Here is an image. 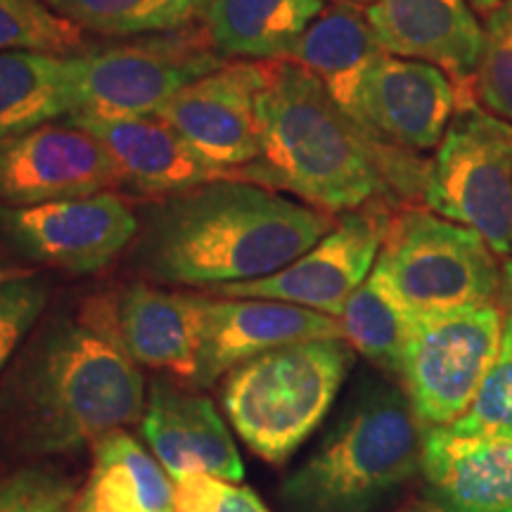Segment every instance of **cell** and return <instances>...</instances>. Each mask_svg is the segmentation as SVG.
<instances>
[{
	"label": "cell",
	"mask_w": 512,
	"mask_h": 512,
	"mask_svg": "<svg viewBox=\"0 0 512 512\" xmlns=\"http://www.w3.org/2000/svg\"><path fill=\"white\" fill-rule=\"evenodd\" d=\"M332 228L328 211L226 178L147 204L128 266L155 283H245L292 264Z\"/></svg>",
	"instance_id": "1"
},
{
	"label": "cell",
	"mask_w": 512,
	"mask_h": 512,
	"mask_svg": "<svg viewBox=\"0 0 512 512\" xmlns=\"http://www.w3.org/2000/svg\"><path fill=\"white\" fill-rule=\"evenodd\" d=\"M145 401L112 306L86 320H57L22 351L0 389V425L17 451L50 456L131 425Z\"/></svg>",
	"instance_id": "2"
},
{
	"label": "cell",
	"mask_w": 512,
	"mask_h": 512,
	"mask_svg": "<svg viewBox=\"0 0 512 512\" xmlns=\"http://www.w3.org/2000/svg\"><path fill=\"white\" fill-rule=\"evenodd\" d=\"M256 114L261 157L242 169L245 181L290 190L323 211H354L396 174L387 145L370 138L302 64L271 60Z\"/></svg>",
	"instance_id": "3"
},
{
	"label": "cell",
	"mask_w": 512,
	"mask_h": 512,
	"mask_svg": "<svg viewBox=\"0 0 512 512\" xmlns=\"http://www.w3.org/2000/svg\"><path fill=\"white\" fill-rule=\"evenodd\" d=\"M422 434L403 387L368 380L280 486L285 512H373L420 472Z\"/></svg>",
	"instance_id": "4"
},
{
	"label": "cell",
	"mask_w": 512,
	"mask_h": 512,
	"mask_svg": "<svg viewBox=\"0 0 512 512\" xmlns=\"http://www.w3.org/2000/svg\"><path fill=\"white\" fill-rule=\"evenodd\" d=\"M354 363L344 339H313L240 363L223 382V411L249 451L280 465L330 413Z\"/></svg>",
	"instance_id": "5"
},
{
	"label": "cell",
	"mask_w": 512,
	"mask_h": 512,
	"mask_svg": "<svg viewBox=\"0 0 512 512\" xmlns=\"http://www.w3.org/2000/svg\"><path fill=\"white\" fill-rule=\"evenodd\" d=\"M477 230L411 209L389 223L377 264L418 313L494 304L503 266Z\"/></svg>",
	"instance_id": "6"
},
{
	"label": "cell",
	"mask_w": 512,
	"mask_h": 512,
	"mask_svg": "<svg viewBox=\"0 0 512 512\" xmlns=\"http://www.w3.org/2000/svg\"><path fill=\"white\" fill-rule=\"evenodd\" d=\"M422 195L430 211L512 256V124L465 105L441 138Z\"/></svg>",
	"instance_id": "7"
},
{
	"label": "cell",
	"mask_w": 512,
	"mask_h": 512,
	"mask_svg": "<svg viewBox=\"0 0 512 512\" xmlns=\"http://www.w3.org/2000/svg\"><path fill=\"white\" fill-rule=\"evenodd\" d=\"M503 325L496 304L418 313L399 377L422 427H446L467 411L496 361Z\"/></svg>",
	"instance_id": "8"
},
{
	"label": "cell",
	"mask_w": 512,
	"mask_h": 512,
	"mask_svg": "<svg viewBox=\"0 0 512 512\" xmlns=\"http://www.w3.org/2000/svg\"><path fill=\"white\" fill-rule=\"evenodd\" d=\"M223 64V57L195 36L145 38L74 57L76 114L155 117L181 88Z\"/></svg>",
	"instance_id": "9"
},
{
	"label": "cell",
	"mask_w": 512,
	"mask_h": 512,
	"mask_svg": "<svg viewBox=\"0 0 512 512\" xmlns=\"http://www.w3.org/2000/svg\"><path fill=\"white\" fill-rule=\"evenodd\" d=\"M0 235L31 261L86 275L131 247L138 216L112 190L31 207L0 202Z\"/></svg>",
	"instance_id": "10"
},
{
	"label": "cell",
	"mask_w": 512,
	"mask_h": 512,
	"mask_svg": "<svg viewBox=\"0 0 512 512\" xmlns=\"http://www.w3.org/2000/svg\"><path fill=\"white\" fill-rule=\"evenodd\" d=\"M389 223L382 211H349L309 252L280 271L209 290L226 299H273L339 318L375 268Z\"/></svg>",
	"instance_id": "11"
},
{
	"label": "cell",
	"mask_w": 512,
	"mask_h": 512,
	"mask_svg": "<svg viewBox=\"0 0 512 512\" xmlns=\"http://www.w3.org/2000/svg\"><path fill=\"white\" fill-rule=\"evenodd\" d=\"M271 60L230 62L188 83L157 117L169 121L209 162L242 171L261 157L256 98L266 86Z\"/></svg>",
	"instance_id": "12"
},
{
	"label": "cell",
	"mask_w": 512,
	"mask_h": 512,
	"mask_svg": "<svg viewBox=\"0 0 512 512\" xmlns=\"http://www.w3.org/2000/svg\"><path fill=\"white\" fill-rule=\"evenodd\" d=\"M112 159L91 133L46 124L0 143V202L31 207L119 188Z\"/></svg>",
	"instance_id": "13"
},
{
	"label": "cell",
	"mask_w": 512,
	"mask_h": 512,
	"mask_svg": "<svg viewBox=\"0 0 512 512\" xmlns=\"http://www.w3.org/2000/svg\"><path fill=\"white\" fill-rule=\"evenodd\" d=\"M458 88L430 62L384 53L358 93L354 121L380 145L430 150L456 112Z\"/></svg>",
	"instance_id": "14"
},
{
	"label": "cell",
	"mask_w": 512,
	"mask_h": 512,
	"mask_svg": "<svg viewBox=\"0 0 512 512\" xmlns=\"http://www.w3.org/2000/svg\"><path fill=\"white\" fill-rule=\"evenodd\" d=\"M313 339H344L337 318L273 299H209L195 387H209L240 363Z\"/></svg>",
	"instance_id": "15"
},
{
	"label": "cell",
	"mask_w": 512,
	"mask_h": 512,
	"mask_svg": "<svg viewBox=\"0 0 512 512\" xmlns=\"http://www.w3.org/2000/svg\"><path fill=\"white\" fill-rule=\"evenodd\" d=\"M67 121L98 140L112 159L121 185L145 195L169 197L211 181L242 178V171L209 162L157 114L126 119L76 114Z\"/></svg>",
	"instance_id": "16"
},
{
	"label": "cell",
	"mask_w": 512,
	"mask_h": 512,
	"mask_svg": "<svg viewBox=\"0 0 512 512\" xmlns=\"http://www.w3.org/2000/svg\"><path fill=\"white\" fill-rule=\"evenodd\" d=\"M143 437L171 482L192 472L240 484L245 477L240 451L216 406L174 384L152 382L143 413Z\"/></svg>",
	"instance_id": "17"
},
{
	"label": "cell",
	"mask_w": 512,
	"mask_h": 512,
	"mask_svg": "<svg viewBox=\"0 0 512 512\" xmlns=\"http://www.w3.org/2000/svg\"><path fill=\"white\" fill-rule=\"evenodd\" d=\"M420 472L434 512H512V437L425 427Z\"/></svg>",
	"instance_id": "18"
},
{
	"label": "cell",
	"mask_w": 512,
	"mask_h": 512,
	"mask_svg": "<svg viewBox=\"0 0 512 512\" xmlns=\"http://www.w3.org/2000/svg\"><path fill=\"white\" fill-rule=\"evenodd\" d=\"M366 17L387 55L430 62L460 81L477 74L484 29L465 0H373Z\"/></svg>",
	"instance_id": "19"
},
{
	"label": "cell",
	"mask_w": 512,
	"mask_h": 512,
	"mask_svg": "<svg viewBox=\"0 0 512 512\" xmlns=\"http://www.w3.org/2000/svg\"><path fill=\"white\" fill-rule=\"evenodd\" d=\"M207 297L133 285L114 304L117 330L138 366L195 380Z\"/></svg>",
	"instance_id": "20"
},
{
	"label": "cell",
	"mask_w": 512,
	"mask_h": 512,
	"mask_svg": "<svg viewBox=\"0 0 512 512\" xmlns=\"http://www.w3.org/2000/svg\"><path fill=\"white\" fill-rule=\"evenodd\" d=\"M382 55L366 12L351 3H337L320 12L287 60L309 69L330 98L354 119L361 83Z\"/></svg>",
	"instance_id": "21"
},
{
	"label": "cell",
	"mask_w": 512,
	"mask_h": 512,
	"mask_svg": "<svg viewBox=\"0 0 512 512\" xmlns=\"http://www.w3.org/2000/svg\"><path fill=\"white\" fill-rule=\"evenodd\" d=\"M323 10L325 0H207L200 15L221 57L287 60Z\"/></svg>",
	"instance_id": "22"
},
{
	"label": "cell",
	"mask_w": 512,
	"mask_h": 512,
	"mask_svg": "<svg viewBox=\"0 0 512 512\" xmlns=\"http://www.w3.org/2000/svg\"><path fill=\"white\" fill-rule=\"evenodd\" d=\"M174 510V482L131 434L112 430L95 441L93 470L72 512Z\"/></svg>",
	"instance_id": "23"
},
{
	"label": "cell",
	"mask_w": 512,
	"mask_h": 512,
	"mask_svg": "<svg viewBox=\"0 0 512 512\" xmlns=\"http://www.w3.org/2000/svg\"><path fill=\"white\" fill-rule=\"evenodd\" d=\"M76 112L74 57L0 53V143Z\"/></svg>",
	"instance_id": "24"
},
{
	"label": "cell",
	"mask_w": 512,
	"mask_h": 512,
	"mask_svg": "<svg viewBox=\"0 0 512 512\" xmlns=\"http://www.w3.org/2000/svg\"><path fill=\"white\" fill-rule=\"evenodd\" d=\"M337 320L351 349L384 373L399 375L418 311L403 299L380 264H375L363 285L351 294Z\"/></svg>",
	"instance_id": "25"
},
{
	"label": "cell",
	"mask_w": 512,
	"mask_h": 512,
	"mask_svg": "<svg viewBox=\"0 0 512 512\" xmlns=\"http://www.w3.org/2000/svg\"><path fill=\"white\" fill-rule=\"evenodd\" d=\"M81 46V29L46 0H0V53L27 50L69 57Z\"/></svg>",
	"instance_id": "26"
},
{
	"label": "cell",
	"mask_w": 512,
	"mask_h": 512,
	"mask_svg": "<svg viewBox=\"0 0 512 512\" xmlns=\"http://www.w3.org/2000/svg\"><path fill=\"white\" fill-rule=\"evenodd\" d=\"M79 29L105 36H136L147 31H171L166 0H46Z\"/></svg>",
	"instance_id": "27"
},
{
	"label": "cell",
	"mask_w": 512,
	"mask_h": 512,
	"mask_svg": "<svg viewBox=\"0 0 512 512\" xmlns=\"http://www.w3.org/2000/svg\"><path fill=\"white\" fill-rule=\"evenodd\" d=\"M448 430L467 437H512V320L505 316L501 349L475 399Z\"/></svg>",
	"instance_id": "28"
},
{
	"label": "cell",
	"mask_w": 512,
	"mask_h": 512,
	"mask_svg": "<svg viewBox=\"0 0 512 512\" xmlns=\"http://www.w3.org/2000/svg\"><path fill=\"white\" fill-rule=\"evenodd\" d=\"M477 91L494 117L512 124V0H503L486 22Z\"/></svg>",
	"instance_id": "29"
},
{
	"label": "cell",
	"mask_w": 512,
	"mask_h": 512,
	"mask_svg": "<svg viewBox=\"0 0 512 512\" xmlns=\"http://www.w3.org/2000/svg\"><path fill=\"white\" fill-rule=\"evenodd\" d=\"M76 482L48 465H31L0 479V512H67Z\"/></svg>",
	"instance_id": "30"
},
{
	"label": "cell",
	"mask_w": 512,
	"mask_h": 512,
	"mask_svg": "<svg viewBox=\"0 0 512 512\" xmlns=\"http://www.w3.org/2000/svg\"><path fill=\"white\" fill-rule=\"evenodd\" d=\"M48 285L36 273L0 287V373L8 368L19 344L46 311Z\"/></svg>",
	"instance_id": "31"
},
{
	"label": "cell",
	"mask_w": 512,
	"mask_h": 512,
	"mask_svg": "<svg viewBox=\"0 0 512 512\" xmlns=\"http://www.w3.org/2000/svg\"><path fill=\"white\" fill-rule=\"evenodd\" d=\"M228 482L192 472L174 482V512H216L226 496Z\"/></svg>",
	"instance_id": "32"
},
{
	"label": "cell",
	"mask_w": 512,
	"mask_h": 512,
	"mask_svg": "<svg viewBox=\"0 0 512 512\" xmlns=\"http://www.w3.org/2000/svg\"><path fill=\"white\" fill-rule=\"evenodd\" d=\"M216 512H271V510L266 508V503L261 501L252 489H247V486H240V484H228L226 496H223V501Z\"/></svg>",
	"instance_id": "33"
},
{
	"label": "cell",
	"mask_w": 512,
	"mask_h": 512,
	"mask_svg": "<svg viewBox=\"0 0 512 512\" xmlns=\"http://www.w3.org/2000/svg\"><path fill=\"white\" fill-rule=\"evenodd\" d=\"M166 3H169V12H171V19H174V27H183L188 19L200 15L207 0H166Z\"/></svg>",
	"instance_id": "34"
},
{
	"label": "cell",
	"mask_w": 512,
	"mask_h": 512,
	"mask_svg": "<svg viewBox=\"0 0 512 512\" xmlns=\"http://www.w3.org/2000/svg\"><path fill=\"white\" fill-rule=\"evenodd\" d=\"M501 297L505 304V313L512 320V256L503 264V283H501Z\"/></svg>",
	"instance_id": "35"
},
{
	"label": "cell",
	"mask_w": 512,
	"mask_h": 512,
	"mask_svg": "<svg viewBox=\"0 0 512 512\" xmlns=\"http://www.w3.org/2000/svg\"><path fill=\"white\" fill-rule=\"evenodd\" d=\"M34 273L31 268H3L0 266V287H3L5 283H10V280H17L22 278V275H29Z\"/></svg>",
	"instance_id": "36"
},
{
	"label": "cell",
	"mask_w": 512,
	"mask_h": 512,
	"mask_svg": "<svg viewBox=\"0 0 512 512\" xmlns=\"http://www.w3.org/2000/svg\"><path fill=\"white\" fill-rule=\"evenodd\" d=\"M472 3L479 5V8H484V10H491V8H498L503 0H472Z\"/></svg>",
	"instance_id": "37"
},
{
	"label": "cell",
	"mask_w": 512,
	"mask_h": 512,
	"mask_svg": "<svg viewBox=\"0 0 512 512\" xmlns=\"http://www.w3.org/2000/svg\"><path fill=\"white\" fill-rule=\"evenodd\" d=\"M411 512H434L430 505H425V508H418V510H411Z\"/></svg>",
	"instance_id": "38"
},
{
	"label": "cell",
	"mask_w": 512,
	"mask_h": 512,
	"mask_svg": "<svg viewBox=\"0 0 512 512\" xmlns=\"http://www.w3.org/2000/svg\"><path fill=\"white\" fill-rule=\"evenodd\" d=\"M358 3H368V0H358Z\"/></svg>",
	"instance_id": "39"
},
{
	"label": "cell",
	"mask_w": 512,
	"mask_h": 512,
	"mask_svg": "<svg viewBox=\"0 0 512 512\" xmlns=\"http://www.w3.org/2000/svg\"><path fill=\"white\" fill-rule=\"evenodd\" d=\"M164 512H174V510H164Z\"/></svg>",
	"instance_id": "40"
}]
</instances>
